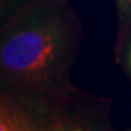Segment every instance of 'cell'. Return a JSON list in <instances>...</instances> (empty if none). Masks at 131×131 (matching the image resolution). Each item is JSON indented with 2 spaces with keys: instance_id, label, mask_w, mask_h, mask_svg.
Returning <instances> with one entry per match:
<instances>
[{
  "instance_id": "cell-1",
  "label": "cell",
  "mask_w": 131,
  "mask_h": 131,
  "mask_svg": "<svg viewBox=\"0 0 131 131\" xmlns=\"http://www.w3.org/2000/svg\"><path fill=\"white\" fill-rule=\"evenodd\" d=\"M82 38L70 0H32L0 25V95L34 106L69 88Z\"/></svg>"
},
{
  "instance_id": "cell-2",
  "label": "cell",
  "mask_w": 131,
  "mask_h": 131,
  "mask_svg": "<svg viewBox=\"0 0 131 131\" xmlns=\"http://www.w3.org/2000/svg\"><path fill=\"white\" fill-rule=\"evenodd\" d=\"M26 108L32 114L37 131H114L111 124L112 101L76 84Z\"/></svg>"
},
{
  "instance_id": "cell-3",
  "label": "cell",
  "mask_w": 131,
  "mask_h": 131,
  "mask_svg": "<svg viewBox=\"0 0 131 131\" xmlns=\"http://www.w3.org/2000/svg\"><path fill=\"white\" fill-rule=\"evenodd\" d=\"M0 131H37V125L25 105L0 95Z\"/></svg>"
},
{
  "instance_id": "cell-4",
  "label": "cell",
  "mask_w": 131,
  "mask_h": 131,
  "mask_svg": "<svg viewBox=\"0 0 131 131\" xmlns=\"http://www.w3.org/2000/svg\"><path fill=\"white\" fill-rule=\"evenodd\" d=\"M118 19L117 41H115V60L119 61L122 52L125 50L131 38V0H115Z\"/></svg>"
},
{
  "instance_id": "cell-5",
  "label": "cell",
  "mask_w": 131,
  "mask_h": 131,
  "mask_svg": "<svg viewBox=\"0 0 131 131\" xmlns=\"http://www.w3.org/2000/svg\"><path fill=\"white\" fill-rule=\"evenodd\" d=\"M32 0H0V25L6 24Z\"/></svg>"
},
{
  "instance_id": "cell-6",
  "label": "cell",
  "mask_w": 131,
  "mask_h": 131,
  "mask_svg": "<svg viewBox=\"0 0 131 131\" xmlns=\"http://www.w3.org/2000/svg\"><path fill=\"white\" fill-rule=\"evenodd\" d=\"M118 63H121L124 66L127 74L130 76V79H131V38H130V41H128V44L125 45V50H124V52H122V56Z\"/></svg>"
},
{
  "instance_id": "cell-7",
  "label": "cell",
  "mask_w": 131,
  "mask_h": 131,
  "mask_svg": "<svg viewBox=\"0 0 131 131\" xmlns=\"http://www.w3.org/2000/svg\"><path fill=\"white\" fill-rule=\"evenodd\" d=\"M125 131H131V128H128V130H125Z\"/></svg>"
}]
</instances>
